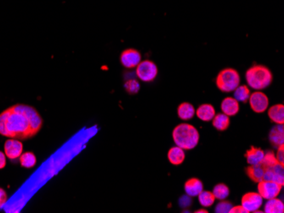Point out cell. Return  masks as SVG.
Segmentation results:
<instances>
[{
    "label": "cell",
    "mask_w": 284,
    "mask_h": 213,
    "mask_svg": "<svg viewBox=\"0 0 284 213\" xmlns=\"http://www.w3.org/2000/svg\"><path fill=\"white\" fill-rule=\"evenodd\" d=\"M231 208H232V205L231 202L223 200L222 202L218 203L215 210L216 213H228Z\"/></svg>",
    "instance_id": "29"
},
{
    "label": "cell",
    "mask_w": 284,
    "mask_h": 213,
    "mask_svg": "<svg viewBox=\"0 0 284 213\" xmlns=\"http://www.w3.org/2000/svg\"><path fill=\"white\" fill-rule=\"evenodd\" d=\"M43 118L34 107L17 104L0 113V135L26 140L41 130Z\"/></svg>",
    "instance_id": "1"
},
{
    "label": "cell",
    "mask_w": 284,
    "mask_h": 213,
    "mask_svg": "<svg viewBox=\"0 0 284 213\" xmlns=\"http://www.w3.org/2000/svg\"><path fill=\"white\" fill-rule=\"evenodd\" d=\"M120 62L124 68L132 69L136 68L141 62V54L134 48H128L121 54Z\"/></svg>",
    "instance_id": "9"
},
{
    "label": "cell",
    "mask_w": 284,
    "mask_h": 213,
    "mask_svg": "<svg viewBox=\"0 0 284 213\" xmlns=\"http://www.w3.org/2000/svg\"><path fill=\"white\" fill-rule=\"evenodd\" d=\"M158 66L152 60L140 62L136 66V76L139 80L145 82H150L155 80L158 76Z\"/></svg>",
    "instance_id": "5"
},
{
    "label": "cell",
    "mask_w": 284,
    "mask_h": 213,
    "mask_svg": "<svg viewBox=\"0 0 284 213\" xmlns=\"http://www.w3.org/2000/svg\"><path fill=\"white\" fill-rule=\"evenodd\" d=\"M277 163H279L278 160H276V156L274 154V152L269 150V152L265 153L264 158H263L260 164L264 168L267 169L276 166Z\"/></svg>",
    "instance_id": "27"
},
{
    "label": "cell",
    "mask_w": 284,
    "mask_h": 213,
    "mask_svg": "<svg viewBox=\"0 0 284 213\" xmlns=\"http://www.w3.org/2000/svg\"><path fill=\"white\" fill-rule=\"evenodd\" d=\"M174 142L184 150L194 149L199 142V132L195 126L191 124H181L173 130Z\"/></svg>",
    "instance_id": "2"
},
{
    "label": "cell",
    "mask_w": 284,
    "mask_h": 213,
    "mask_svg": "<svg viewBox=\"0 0 284 213\" xmlns=\"http://www.w3.org/2000/svg\"><path fill=\"white\" fill-rule=\"evenodd\" d=\"M215 82L221 92H232L239 86V73L233 68L223 69L216 76Z\"/></svg>",
    "instance_id": "4"
},
{
    "label": "cell",
    "mask_w": 284,
    "mask_h": 213,
    "mask_svg": "<svg viewBox=\"0 0 284 213\" xmlns=\"http://www.w3.org/2000/svg\"><path fill=\"white\" fill-rule=\"evenodd\" d=\"M177 113L181 120L189 121L195 115L196 110L192 104H190L188 102H183L179 106Z\"/></svg>",
    "instance_id": "20"
},
{
    "label": "cell",
    "mask_w": 284,
    "mask_h": 213,
    "mask_svg": "<svg viewBox=\"0 0 284 213\" xmlns=\"http://www.w3.org/2000/svg\"><path fill=\"white\" fill-rule=\"evenodd\" d=\"M248 101H249L251 109L256 113L265 112L269 106V100H268L267 96L259 90L250 94Z\"/></svg>",
    "instance_id": "7"
},
{
    "label": "cell",
    "mask_w": 284,
    "mask_h": 213,
    "mask_svg": "<svg viewBox=\"0 0 284 213\" xmlns=\"http://www.w3.org/2000/svg\"><path fill=\"white\" fill-rule=\"evenodd\" d=\"M229 213H248L246 210L245 208H243L242 206H232Z\"/></svg>",
    "instance_id": "33"
},
{
    "label": "cell",
    "mask_w": 284,
    "mask_h": 213,
    "mask_svg": "<svg viewBox=\"0 0 284 213\" xmlns=\"http://www.w3.org/2000/svg\"><path fill=\"white\" fill-rule=\"evenodd\" d=\"M221 110L228 116H234L239 112V103L236 98L227 97L221 102Z\"/></svg>",
    "instance_id": "12"
},
{
    "label": "cell",
    "mask_w": 284,
    "mask_h": 213,
    "mask_svg": "<svg viewBox=\"0 0 284 213\" xmlns=\"http://www.w3.org/2000/svg\"><path fill=\"white\" fill-rule=\"evenodd\" d=\"M284 166L277 163L272 168L265 169L263 180L265 181H272L278 184L283 186L284 184Z\"/></svg>",
    "instance_id": "11"
},
{
    "label": "cell",
    "mask_w": 284,
    "mask_h": 213,
    "mask_svg": "<svg viewBox=\"0 0 284 213\" xmlns=\"http://www.w3.org/2000/svg\"><path fill=\"white\" fill-rule=\"evenodd\" d=\"M268 116L270 121L276 124H284V106L281 104H275L268 110Z\"/></svg>",
    "instance_id": "19"
},
{
    "label": "cell",
    "mask_w": 284,
    "mask_h": 213,
    "mask_svg": "<svg viewBox=\"0 0 284 213\" xmlns=\"http://www.w3.org/2000/svg\"><path fill=\"white\" fill-rule=\"evenodd\" d=\"M124 88L129 94H135L139 91V84L134 79H129L126 81Z\"/></svg>",
    "instance_id": "28"
},
{
    "label": "cell",
    "mask_w": 284,
    "mask_h": 213,
    "mask_svg": "<svg viewBox=\"0 0 284 213\" xmlns=\"http://www.w3.org/2000/svg\"><path fill=\"white\" fill-rule=\"evenodd\" d=\"M192 197L189 196L188 194H185V196H182L179 200V205L181 206L182 209H186V208H188L189 206H192Z\"/></svg>",
    "instance_id": "30"
},
{
    "label": "cell",
    "mask_w": 284,
    "mask_h": 213,
    "mask_svg": "<svg viewBox=\"0 0 284 213\" xmlns=\"http://www.w3.org/2000/svg\"><path fill=\"white\" fill-rule=\"evenodd\" d=\"M198 196L199 203L204 208H209L215 203V196L210 191L203 190Z\"/></svg>",
    "instance_id": "25"
},
{
    "label": "cell",
    "mask_w": 284,
    "mask_h": 213,
    "mask_svg": "<svg viewBox=\"0 0 284 213\" xmlns=\"http://www.w3.org/2000/svg\"><path fill=\"white\" fill-rule=\"evenodd\" d=\"M269 140L274 147L284 144L283 124H277L276 126H273L269 134Z\"/></svg>",
    "instance_id": "14"
},
{
    "label": "cell",
    "mask_w": 284,
    "mask_h": 213,
    "mask_svg": "<svg viewBox=\"0 0 284 213\" xmlns=\"http://www.w3.org/2000/svg\"><path fill=\"white\" fill-rule=\"evenodd\" d=\"M263 204V198L259 193L248 192L242 198V206L245 208L248 212H254L259 210Z\"/></svg>",
    "instance_id": "10"
},
{
    "label": "cell",
    "mask_w": 284,
    "mask_h": 213,
    "mask_svg": "<svg viewBox=\"0 0 284 213\" xmlns=\"http://www.w3.org/2000/svg\"><path fill=\"white\" fill-rule=\"evenodd\" d=\"M265 156V152L260 148H256L251 146V148L247 150L245 154L247 162L249 165H258L261 163L263 158Z\"/></svg>",
    "instance_id": "15"
},
{
    "label": "cell",
    "mask_w": 284,
    "mask_h": 213,
    "mask_svg": "<svg viewBox=\"0 0 284 213\" xmlns=\"http://www.w3.org/2000/svg\"><path fill=\"white\" fill-rule=\"evenodd\" d=\"M186 154L184 150L181 149L179 146L172 147L168 152V160L171 164L179 166L184 162Z\"/></svg>",
    "instance_id": "16"
},
{
    "label": "cell",
    "mask_w": 284,
    "mask_h": 213,
    "mask_svg": "<svg viewBox=\"0 0 284 213\" xmlns=\"http://www.w3.org/2000/svg\"><path fill=\"white\" fill-rule=\"evenodd\" d=\"M282 186L272 182V181H265L258 182V191L260 196L263 199L270 200L278 196L281 192Z\"/></svg>",
    "instance_id": "6"
},
{
    "label": "cell",
    "mask_w": 284,
    "mask_h": 213,
    "mask_svg": "<svg viewBox=\"0 0 284 213\" xmlns=\"http://www.w3.org/2000/svg\"><path fill=\"white\" fill-rule=\"evenodd\" d=\"M6 156L5 152L0 150V170L6 168Z\"/></svg>",
    "instance_id": "34"
},
{
    "label": "cell",
    "mask_w": 284,
    "mask_h": 213,
    "mask_svg": "<svg viewBox=\"0 0 284 213\" xmlns=\"http://www.w3.org/2000/svg\"><path fill=\"white\" fill-rule=\"evenodd\" d=\"M212 193L215 196V199L223 200H226L228 197L230 190L225 184H218L213 188Z\"/></svg>",
    "instance_id": "26"
},
{
    "label": "cell",
    "mask_w": 284,
    "mask_h": 213,
    "mask_svg": "<svg viewBox=\"0 0 284 213\" xmlns=\"http://www.w3.org/2000/svg\"><path fill=\"white\" fill-rule=\"evenodd\" d=\"M204 190V184L197 178H192L185 184V191L191 197L198 196Z\"/></svg>",
    "instance_id": "13"
},
{
    "label": "cell",
    "mask_w": 284,
    "mask_h": 213,
    "mask_svg": "<svg viewBox=\"0 0 284 213\" xmlns=\"http://www.w3.org/2000/svg\"><path fill=\"white\" fill-rule=\"evenodd\" d=\"M212 121H213V126L219 131H225L228 128L230 125V118L224 113L215 115L212 119Z\"/></svg>",
    "instance_id": "22"
},
{
    "label": "cell",
    "mask_w": 284,
    "mask_h": 213,
    "mask_svg": "<svg viewBox=\"0 0 284 213\" xmlns=\"http://www.w3.org/2000/svg\"><path fill=\"white\" fill-rule=\"evenodd\" d=\"M277 152H276V158L278 160V162L281 165L284 166V144L277 147Z\"/></svg>",
    "instance_id": "31"
},
{
    "label": "cell",
    "mask_w": 284,
    "mask_h": 213,
    "mask_svg": "<svg viewBox=\"0 0 284 213\" xmlns=\"http://www.w3.org/2000/svg\"><path fill=\"white\" fill-rule=\"evenodd\" d=\"M196 114L202 121L210 122L215 116V110L210 104H201L196 110Z\"/></svg>",
    "instance_id": "18"
},
{
    "label": "cell",
    "mask_w": 284,
    "mask_h": 213,
    "mask_svg": "<svg viewBox=\"0 0 284 213\" xmlns=\"http://www.w3.org/2000/svg\"><path fill=\"white\" fill-rule=\"evenodd\" d=\"M265 169L262 166L261 164L258 165H249L246 168V172L248 178H250L253 182H258L263 181L264 178V174H265Z\"/></svg>",
    "instance_id": "17"
},
{
    "label": "cell",
    "mask_w": 284,
    "mask_h": 213,
    "mask_svg": "<svg viewBox=\"0 0 284 213\" xmlns=\"http://www.w3.org/2000/svg\"><path fill=\"white\" fill-rule=\"evenodd\" d=\"M4 150H5L6 157L10 160H16L21 156V154H23V143L22 141L17 138H9L5 143Z\"/></svg>",
    "instance_id": "8"
},
{
    "label": "cell",
    "mask_w": 284,
    "mask_h": 213,
    "mask_svg": "<svg viewBox=\"0 0 284 213\" xmlns=\"http://www.w3.org/2000/svg\"><path fill=\"white\" fill-rule=\"evenodd\" d=\"M21 166L25 168H33L37 163L36 156L31 152H27L23 153L19 157Z\"/></svg>",
    "instance_id": "23"
},
{
    "label": "cell",
    "mask_w": 284,
    "mask_h": 213,
    "mask_svg": "<svg viewBox=\"0 0 284 213\" xmlns=\"http://www.w3.org/2000/svg\"><path fill=\"white\" fill-rule=\"evenodd\" d=\"M250 90L246 85H242L234 90V98L237 100L238 102H242L246 103L248 102L249 96H250Z\"/></svg>",
    "instance_id": "24"
},
{
    "label": "cell",
    "mask_w": 284,
    "mask_h": 213,
    "mask_svg": "<svg viewBox=\"0 0 284 213\" xmlns=\"http://www.w3.org/2000/svg\"><path fill=\"white\" fill-rule=\"evenodd\" d=\"M196 213H208V210H205V209H200V210H197L195 212Z\"/></svg>",
    "instance_id": "35"
},
{
    "label": "cell",
    "mask_w": 284,
    "mask_h": 213,
    "mask_svg": "<svg viewBox=\"0 0 284 213\" xmlns=\"http://www.w3.org/2000/svg\"><path fill=\"white\" fill-rule=\"evenodd\" d=\"M246 81L251 88L265 90L272 82V73L269 68L261 64H256L249 68L245 74Z\"/></svg>",
    "instance_id": "3"
},
{
    "label": "cell",
    "mask_w": 284,
    "mask_h": 213,
    "mask_svg": "<svg viewBox=\"0 0 284 213\" xmlns=\"http://www.w3.org/2000/svg\"><path fill=\"white\" fill-rule=\"evenodd\" d=\"M7 200H8V194L4 188H0V209H2L6 206Z\"/></svg>",
    "instance_id": "32"
},
{
    "label": "cell",
    "mask_w": 284,
    "mask_h": 213,
    "mask_svg": "<svg viewBox=\"0 0 284 213\" xmlns=\"http://www.w3.org/2000/svg\"><path fill=\"white\" fill-rule=\"evenodd\" d=\"M268 202L265 203L264 212L265 213H283L284 205L283 202L277 198L267 200Z\"/></svg>",
    "instance_id": "21"
}]
</instances>
